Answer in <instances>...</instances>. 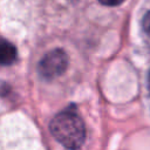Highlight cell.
Here are the masks:
<instances>
[{
  "label": "cell",
  "instance_id": "6da1fadb",
  "mask_svg": "<svg viewBox=\"0 0 150 150\" xmlns=\"http://www.w3.org/2000/svg\"><path fill=\"white\" fill-rule=\"evenodd\" d=\"M49 129L54 138L69 150L80 149L86 141V127L75 110L66 109L53 117Z\"/></svg>",
  "mask_w": 150,
  "mask_h": 150
},
{
  "label": "cell",
  "instance_id": "7a4b0ae2",
  "mask_svg": "<svg viewBox=\"0 0 150 150\" xmlns=\"http://www.w3.org/2000/svg\"><path fill=\"white\" fill-rule=\"evenodd\" d=\"M68 67V55L63 49L56 48L47 54L40 60L38 64V71L40 76L45 80H53L61 76Z\"/></svg>",
  "mask_w": 150,
  "mask_h": 150
},
{
  "label": "cell",
  "instance_id": "3957f363",
  "mask_svg": "<svg viewBox=\"0 0 150 150\" xmlns=\"http://www.w3.org/2000/svg\"><path fill=\"white\" fill-rule=\"evenodd\" d=\"M18 50L15 46L6 39H0V66H9L15 62Z\"/></svg>",
  "mask_w": 150,
  "mask_h": 150
},
{
  "label": "cell",
  "instance_id": "277c9868",
  "mask_svg": "<svg viewBox=\"0 0 150 150\" xmlns=\"http://www.w3.org/2000/svg\"><path fill=\"white\" fill-rule=\"evenodd\" d=\"M142 27H143V30L146 33V35L150 36V11L144 15L142 20Z\"/></svg>",
  "mask_w": 150,
  "mask_h": 150
},
{
  "label": "cell",
  "instance_id": "5b68a950",
  "mask_svg": "<svg viewBox=\"0 0 150 150\" xmlns=\"http://www.w3.org/2000/svg\"><path fill=\"white\" fill-rule=\"evenodd\" d=\"M100 4H102L103 6H108V7H115V6H120L121 4H123L125 0H97Z\"/></svg>",
  "mask_w": 150,
  "mask_h": 150
},
{
  "label": "cell",
  "instance_id": "8992f818",
  "mask_svg": "<svg viewBox=\"0 0 150 150\" xmlns=\"http://www.w3.org/2000/svg\"><path fill=\"white\" fill-rule=\"evenodd\" d=\"M9 90H11V87L8 86V83L0 81V96H6L7 94H9Z\"/></svg>",
  "mask_w": 150,
  "mask_h": 150
},
{
  "label": "cell",
  "instance_id": "52a82bcc",
  "mask_svg": "<svg viewBox=\"0 0 150 150\" xmlns=\"http://www.w3.org/2000/svg\"><path fill=\"white\" fill-rule=\"evenodd\" d=\"M148 89H149V93H150V71H149V75H148Z\"/></svg>",
  "mask_w": 150,
  "mask_h": 150
}]
</instances>
